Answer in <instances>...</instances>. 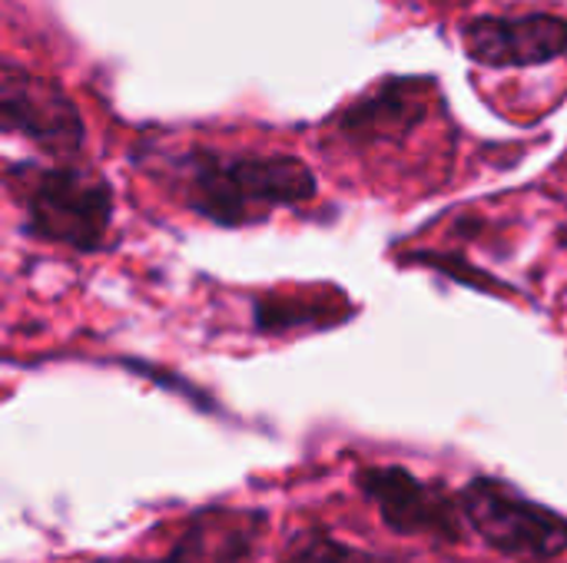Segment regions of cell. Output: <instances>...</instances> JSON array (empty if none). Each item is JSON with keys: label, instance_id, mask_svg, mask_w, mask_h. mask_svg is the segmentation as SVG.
<instances>
[{"label": "cell", "instance_id": "6da1fadb", "mask_svg": "<svg viewBox=\"0 0 567 563\" xmlns=\"http://www.w3.org/2000/svg\"><path fill=\"white\" fill-rule=\"evenodd\" d=\"M146 166L193 216L219 229L259 226L276 209L306 206L319 192L312 166L292 153L186 146L176 153H153Z\"/></svg>", "mask_w": 567, "mask_h": 563}, {"label": "cell", "instance_id": "7a4b0ae2", "mask_svg": "<svg viewBox=\"0 0 567 563\" xmlns=\"http://www.w3.org/2000/svg\"><path fill=\"white\" fill-rule=\"evenodd\" d=\"M3 186L20 206L23 232L33 242L83 256L103 252L113 242L116 192L90 166L20 159L3 166Z\"/></svg>", "mask_w": 567, "mask_h": 563}, {"label": "cell", "instance_id": "3957f363", "mask_svg": "<svg viewBox=\"0 0 567 563\" xmlns=\"http://www.w3.org/2000/svg\"><path fill=\"white\" fill-rule=\"evenodd\" d=\"M462 514L472 534L498 557L548 563L567 554V518L528 498L512 481L472 478L458 488Z\"/></svg>", "mask_w": 567, "mask_h": 563}, {"label": "cell", "instance_id": "277c9868", "mask_svg": "<svg viewBox=\"0 0 567 563\" xmlns=\"http://www.w3.org/2000/svg\"><path fill=\"white\" fill-rule=\"evenodd\" d=\"M0 129L23 136L56 163H76L86 146V123L73 96L56 80L13 60H7L0 73Z\"/></svg>", "mask_w": 567, "mask_h": 563}, {"label": "cell", "instance_id": "5b68a950", "mask_svg": "<svg viewBox=\"0 0 567 563\" xmlns=\"http://www.w3.org/2000/svg\"><path fill=\"white\" fill-rule=\"evenodd\" d=\"M355 488L399 538H429L435 544L465 541L468 524L458 491L442 481H422L402 465H365L355 471Z\"/></svg>", "mask_w": 567, "mask_h": 563}, {"label": "cell", "instance_id": "8992f818", "mask_svg": "<svg viewBox=\"0 0 567 563\" xmlns=\"http://www.w3.org/2000/svg\"><path fill=\"white\" fill-rule=\"evenodd\" d=\"M468 60L492 70L545 66L567 53V17L561 13H518V17H475L462 27Z\"/></svg>", "mask_w": 567, "mask_h": 563}, {"label": "cell", "instance_id": "52a82bcc", "mask_svg": "<svg viewBox=\"0 0 567 563\" xmlns=\"http://www.w3.org/2000/svg\"><path fill=\"white\" fill-rule=\"evenodd\" d=\"M269 528L262 508L206 504L196 508L176 541L159 557H120L103 563H252Z\"/></svg>", "mask_w": 567, "mask_h": 563}, {"label": "cell", "instance_id": "ba28073f", "mask_svg": "<svg viewBox=\"0 0 567 563\" xmlns=\"http://www.w3.org/2000/svg\"><path fill=\"white\" fill-rule=\"evenodd\" d=\"M435 80L429 76H389L375 90L349 103L336 119V133L352 146L399 143L429 119Z\"/></svg>", "mask_w": 567, "mask_h": 563}, {"label": "cell", "instance_id": "9c48e42d", "mask_svg": "<svg viewBox=\"0 0 567 563\" xmlns=\"http://www.w3.org/2000/svg\"><path fill=\"white\" fill-rule=\"evenodd\" d=\"M282 563H395L392 557H382V554H372V551H362L349 541H339L336 534H329L326 528H309V531H299L286 554Z\"/></svg>", "mask_w": 567, "mask_h": 563}, {"label": "cell", "instance_id": "30bf717a", "mask_svg": "<svg viewBox=\"0 0 567 563\" xmlns=\"http://www.w3.org/2000/svg\"><path fill=\"white\" fill-rule=\"evenodd\" d=\"M342 319V312H322V305H312L309 295L296 299H262L256 302V329L259 332H286L296 325H319V319Z\"/></svg>", "mask_w": 567, "mask_h": 563}]
</instances>
